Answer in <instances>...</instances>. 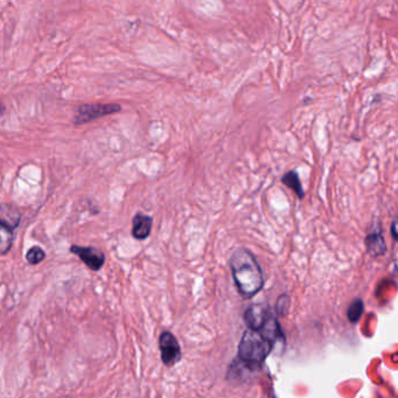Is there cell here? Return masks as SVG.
Returning a JSON list of instances; mask_svg holds the SVG:
<instances>
[{"instance_id":"3","label":"cell","mask_w":398,"mask_h":398,"mask_svg":"<svg viewBox=\"0 0 398 398\" xmlns=\"http://www.w3.org/2000/svg\"><path fill=\"white\" fill-rule=\"evenodd\" d=\"M121 106L116 104V103H111V104H101V103H96V104H84V106H80L78 115L75 116L74 123L76 125L86 124L90 123L94 119L104 117L108 115H113V113L121 111Z\"/></svg>"},{"instance_id":"4","label":"cell","mask_w":398,"mask_h":398,"mask_svg":"<svg viewBox=\"0 0 398 398\" xmlns=\"http://www.w3.org/2000/svg\"><path fill=\"white\" fill-rule=\"evenodd\" d=\"M161 360L167 367H172L181 360V348L172 333L164 332L159 338Z\"/></svg>"},{"instance_id":"14","label":"cell","mask_w":398,"mask_h":398,"mask_svg":"<svg viewBox=\"0 0 398 398\" xmlns=\"http://www.w3.org/2000/svg\"><path fill=\"white\" fill-rule=\"evenodd\" d=\"M5 106L3 103H0V117L4 115Z\"/></svg>"},{"instance_id":"10","label":"cell","mask_w":398,"mask_h":398,"mask_svg":"<svg viewBox=\"0 0 398 398\" xmlns=\"http://www.w3.org/2000/svg\"><path fill=\"white\" fill-rule=\"evenodd\" d=\"M13 244V229L0 221V256L8 254Z\"/></svg>"},{"instance_id":"6","label":"cell","mask_w":398,"mask_h":398,"mask_svg":"<svg viewBox=\"0 0 398 398\" xmlns=\"http://www.w3.org/2000/svg\"><path fill=\"white\" fill-rule=\"evenodd\" d=\"M272 314L274 313L271 312L266 305L255 304L251 305L249 309H246L244 319L249 329L261 332Z\"/></svg>"},{"instance_id":"7","label":"cell","mask_w":398,"mask_h":398,"mask_svg":"<svg viewBox=\"0 0 398 398\" xmlns=\"http://www.w3.org/2000/svg\"><path fill=\"white\" fill-rule=\"evenodd\" d=\"M366 246H367L368 253L377 257L384 254L386 251V241L383 237L382 226L381 223L375 226L374 229L367 235L366 237Z\"/></svg>"},{"instance_id":"1","label":"cell","mask_w":398,"mask_h":398,"mask_svg":"<svg viewBox=\"0 0 398 398\" xmlns=\"http://www.w3.org/2000/svg\"><path fill=\"white\" fill-rule=\"evenodd\" d=\"M229 264L235 284L244 297H253L261 291L264 278L261 266L251 251L238 248L231 255Z\"/></svg>"},{"instance_id":"9","label":"cell","mask_w":398,"mask_h":398,"mask_svg":"<svg viewBox=\"0 0 398 398\" xmlns=\"http://www.w3.org/2000/svg\"><path fill=\"white\" fill-rule=\"evenodd\" d=\"M281 184L285 185L286 187L290 188L299 199L304 198V188H303L301 178H299L297 171L291 169L289 172H286L284 176H281Z\"/></svg>"},{"instance_id":"2","label":"cell","mask_w":398,"mask_h":398,"mask_svg":"<svg viewBox=\"0 0 398 398\" xmlns=\"http://www.w3.org/2000/svg\"><path fill=\"white\" fill-rule=\"evenodd\" d=\"M272 346L274 344L261 332L248 329L238 344V356L250 367H258L268 358Z\"/></svg>"},{"instance_id":"8","label":"cell","mask_w":398,"mask_h":398,"mask_svg":"<svg viewBox=\"0 0 398 398\" xmlns=\"http://www.w3.org/2000/svg\"><path fill=\"white\" fill-rule=\"evenodd\" d=\"M153 219L149 215L137 213L134 215L132 220V236L138 239L143 241L149 237L152 231Z\"/></svg>"},{"instance_id":"13","label":"cell","mask_w":398,"mask_h":398,"mask_svg":"<svg viewBox=\"0 0 398 398\" xmlns=\"http://www.w3.org/2000/svg\"><path fill=\"white\" fill-rule=\"evenodd\" d=\"M396 226H397V223H396V220H394V222L391 223V235H393V238L395 241H397V231H396Z\"/></svg>"},{"instance_id":"12","label":"cell","mask_w":398,"mask_h":398,"mask_svg":"<svg viewBox=\"0 0 398 398\" xmlns=\"http://www.w3.org/2000/svg\"><path fill=\"white\" fill-rule=\"evenodd\" d=\"M46 258V253L40 246H32L26 254V259L31 266H36Z\"/></svg>"},{"instance_id":"11","label":"cell","mask_w":398,"mask_h":398,"mask_svg":"<svg viewBox=\"0 0 398 398\" xmlns=\"http://www.w3.org/2000/svg\"><path fill=\"white\" fill-rule=\"evenodd\" d=\"M363 309V301L361 299H356V301H353L349 307H348V319L351 323H358L360 320V318L362 316Z\"/></svg>"},{"instance_id":"5","label":"cell","mask_w":398,"mask_h":398,"mask_svg":"<svg viewBox=\"0 0 398 398\" xmlns=\"http://www.w3.org/2000/svg\"><path fill=\"white\" fill-rule=\"evenodd\" d=\"M71 253L76 255L93 271L101 270L106 263V255L94 246H71Z\"/></svg>"}]
</instances>
